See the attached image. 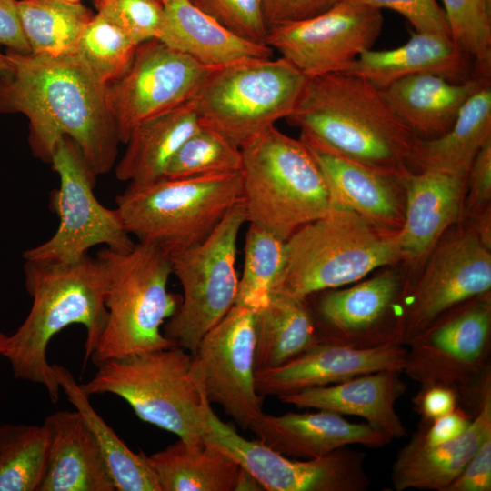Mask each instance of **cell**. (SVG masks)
<instances>
[{
  "mask_svg": "<svg viewBox=\"0 0 491 491\" xmlns=\"http://www.w3.org/2000/svg\"><path fill=\"white\" fill-rule=\"evenodd\" d=\"M406 346L403 373L481 400L491 385V292L442 314Z\"/></svg>",
  "mask_w": 491,
  "mask_h": 491,
  "instance_id": "11",
  "label": "cell"
},
{
  "mask_svg": "<svg viewBox=\"0 0 491 491\" xmlns=\"http://www.w3.org/2000/svg\"><path fill=\"white\" fill-rule=\"evenodd\" d=\"M160 1L165 17L157 39L205 66L272 56L273 49L267 45L235 35L190 0Z\"/></svg>",
  "mask_w": 491,
  "mask_h": 491,
  "instance_id": "28",
  "label": "cell"
},
{
  "mask_svg": "<svg viewBox=\"0 0 491 491\" xmlns=\"http://www.w3.org/2000/svg\"><path fill=\"white\" fill-rule=\"evenodd\" d=\"M380 9L340 0L313 17L270 26L266 45L307 78L346 72L371 49L383 25Z\"/></svg>",
  "mask_w": 491,
  "mask_h": 491,
  "instance_id": "16",
  "label": "cell"
},
{
  "mask_svg": "<svg viewBox=\"0 0 491 491\" xmlns=\"http://www.w3.org/2000/svg\"><path fill=\"white\" fill-rule=\"evenodd\" d=\"M196 6L235 35L266 45L268 26L263 0H193Z\"/></svg>",
  "mask_w": 491,
  "mask_h": 491,
  "instance_id": "41",
  "label": "cell"
},
{
  "mask_svg": "<svg viewBox=\"0 0 491 491\" xmlns=\"http://www.w3.org/2000/svg\"><path fill=\"white\" fill-rule=\"evenodd\" d=\"M17 10L31 53L53 57L75 55L95 15L80 2L67 0H17Z\"/></svg>",
  "mask_w": 491,
  "mask_h": 491,
  "instance_id": "34",
  "label": "cell"
},
{
  "mask_svg": "<svg viewBox=\"0 0 491 491\" xmlns=\"http://www.w3.org/2000/svg\"><path fill=\"white\" fill-rule=\"evenodd\" d=\"M138 45L97 13L84 30L75 55L97 80L107 85L126 71Z\"/></svg>",
  "mask_w": 491,
  "mask_h": 491,
  "instance_id": "38",
  "label": "cell"
},
{
  "mask_svg": "<svg viewBox=\"0 0 491 491\" xmlns=\"http://www.w3.org/2000/svg\"><path fill=\"white\" fill-rule=\"evenodd\" d=\"M256 440L282 455L306 459L326 456L351 445L382 447L392 440L367 423H352L341 415L288 412L262 414L250 426Z\"/></svg>",
  "mask_w": 491,
  "mask_h": 491,
  "instance_id": "22",
  "label": "cell"
},
{
  "mask_svg": "<svg viewBox=\"0 0 491 491\" xmlns=\"http://www.w3.org/2000/svg\"><path fill=\"white\" fill-rule=\"evenodd\" d=\"M490 78L475 75L453 82L439 75L420 74L398 80L382 92L415 137L428 140L445 135L468 98L491 83Z\"/></svg>",
  "mask_w": 491,
  "mask_h": 491,
  "instance_id": "27",
  "label": "cell"
},
{
  "mask_svg": "<svg viewBox=\"0 0 491 491\" xmlns=\"http://www.w3.org/2000/svg\"><path fill=\"white\" fill-rule=\"evenodd\" d=\"M374 8H388L401 14L416 32L449 35L450 28L443 8L436 0H349Z\"/></svg>",
  "mask_w": 491,
  "mask_h": 491,
  "instance_id": "42",
  "label": "cell"
},
{
  "mask_svg": "<svg viewBox=\"0 0 491 491\" xmlns=\"http://www.w3.org/2000/svg\"><path fill=\"white\" fill-rule=\"evenodd\" d=\"M241 148L215 129L201 125L168 164L165 177L171 179L241 172Z\"/></svg>",
  "mask_w": 491,
  "mask_h": 491,
  "instance_id": "37",
  "label": "cell"
},
{
  "mask_svg": "<svg viewBox=\"0 0 491 491\" xmlns=\"http://www.w3.org/2000/svg\"><path fill=\"white\" fill-rule=\"evenodd\" d=\"M97 13L140 45L157 39L165 12L160 0H93Z\"/></svg>",
  "mask_w": 491,
  "mask_h": 491,
  "instance_id": "40",
  "label": "cell"
},
{
  "mask_svg": "<svg viewBox=\"0 0 491 491\" xmlns=\"http://www.w3.org/2000/svg\"><path fill=\"white\" fill-rule=\"evenodd\" d=\"M465 222L471 225L483 245L491 249V206L474 219Z\"/></svg>",
  "mask_w": 491,
  "mask_h": 491,
  "instance_id": "49",
  "label": "cell"
},
{
  "mask_svg": "<svg viewBox=\"0 0 491 491\" xmlns=\"http://www.w3.org/2000/svg\"><path fill=\"white\" fill-rule=\"evenodd\" d=\"M486 2L491 6V0H486Z\"/></svg>",
  "mask_w": 491,
  "mask_h": 491,
  "instance_id": "54",
  "label": "cell"
},
{
  "mask_svg": "<svg viewBox=\"0 0 491 491\" xmlns=\"http://www.w3.org/2000/svg\"><path fill=\"white\" fill-rule=\"evenodd\" d=\"M0 71V113L25 115L33 154L50 163L57 141L67 136L97 176L115 165L117 130L101 83L75 55L53 57L7 50Z\"/></svg>",
  "mask_w": 491,
  "mask_h": 491,
  "instance_id": "1",
  "label": "cell"
},
{
  "mask_svg": "<svg viewBox=\"0 0 491 491\" xmlns=\"http://www.w3.org/2000/svg\"><path fill=\"white\" fill-rule=\"evenodd\" d=\"M406 352L401 345L358 349L317 343L282 366L256 372V387L263 396L279 397L380 370L403 372Z\"/></svg>",
  "mask_w": 491,
  "mask_h": 491,
  "instance_id": "21",
  "label": "cell"
},
{
  "mask_svg": "<svg viewBox=\"0 0 491 491\" xmlns=\"http://www.w3.org/2000/svg\"><path fill=\"white\" fill-rule=\"evenodd\" d=\"M7 337H8L7 335L0 332V356H2L5 351L6 342H7Z\"/></svg>",
  "mask_w": 491,
  "mask_h": 491,
  "instance_id": "51",
  "label": "cell"
},
{
  "mask_svg": "<svg viewBox=\"0 0 491 491\" xmlns=\"http://www.w3.org/2000/svg\"><path fill=\"white\" fill-rule=\"evenodd\" d=\"M491 436V385L476 410L470 426L458 437L426 446L417 433L398 451L392 465L396 491H442L461 472L483 441Z\"/></svg>",
  "mask_w": 491,
  "mask_h": 491,
  "instance_id": "24",
  "label": "cell"
},
{
  "mask_svg": "<svg viewBox=\"0 0 491 491\" xmlns=\"http://www.w3.org/2000/svg\"><path fill=\"white\" fill-rule=\"evenodd\" d=\"M240 148L247 222L286 240L331 209L326 179L300 139L272 125Z\"/></svg>",
  "mask_w": 491,
  "mask_h": 491,
  "instance_id": "5",
  "label": "cell"
},
{
  "mask_svg": "<svg viewBox=\"0 0 491 491\" xmlns=\"http://www.w3.org/2000/svg\"><path fill=\"white\" fill-rule=\"evenodd\" d=\"M190 1H193V0H190Z\"/></svg>",
  "mask_w": 491,
  "mask_h": 491,
  "instance_id": "55",
  "label": "cell"
},
{
  "mask_svg": "<svg viewBox=\"0 0 491 491\" xmlns=\"http://www.w3.org/2000/svg\"><path fill=\"white\" fill-rule=\"evenodd\" d=\"M204 441L234 459L268 491H365L371 485L366 454L345 446L313 459L294 460L224 423L211 406Z\"/></svg>",
  "mask_w": 491,
  "mask_h": 491,
  "instance_id": "13",
  "label": "cell"
},
{
  "mask_svg": "<svg viewBox=\"0 0 491 491\" xmlns=\"http://www.w3.org/2000/svg\"><path fill=\"white\" fill-rule=\"evenodd\" d=\"M50 163L59 176V187L51 194V205L59 224L45 242L23 253L25 260L75 262L98 245L127 252L135 242L116 208L105 207L95 197L96 175L72 139L61 137Z\"/></svg>",
  "mask_w": 491,
  "mask_h": 491,
  "instance_id": "12",
  "label": "cell"
},
{
  "mask_svg": "<svg viewBox=\"0 0 491 491\" xmlns=\"http://www.w3.org/2000/svg\"><path fill=\"white\" fill-rule=\"evenodd\" d=\"M242 468V467H241ZM264 490L260 484L247 471L242 468L235 491Z\"/></svg>",
  "mask_w": 491,
  "mask_h": 491,
  "instance_id": "50",
  "label": "cell"
},
{
  "mask_svg": "<svg viewBox=\"0 0 491 491\" xmlns=\"http://www.w3.org/2000/svg\"><path fill=\"white\" fill-rule=\"evenodd\" d=\"M0 45L17 53H31L20 24L17 0H0Z\"/></svg>",
  "mask_w": 491,
  "mask_h": 491,
  "instance_id": "48",
  "label": "cell"
},
{
  "mask_svg": "<svg viewBox=\"0 0 491 491\" xmlns=\"http://www.w3.org/2000/svg\"><path fill=\"white\" fill-rule=\"evenodd\" d=\"M491 206V140L476 155L468 171L462 220L469 221Z\"/></svg>",
  "mask_w": 491,
  "mask_h": 491,
  "instance_id": "43",
  "label": "cell"
},
{
  "mask_svg": "<svg viewBox=\"0 0 491 491\" xmlns=\"http://www.w3.org/2000/svg\"><path fill=\"white\" fill-rule=\"evenodd\" d=\"M340 0H263L264 14L270 26L307 19L326 12Z\"/></svg>",
  "mask_w": 491,
  "mask_h": 491,
  "instance_id": "45",
  "label": "cell"
},
{
  "mask_svg": "<svg viewBox=\"0 0 491 491\" xmlns=\"http://www.w3.org/2000/svg\"><path fill=\"white\" fill-rule=\"evenodd\" d=\"M306 80L284 57L244 59L211 68L191 102L201 125L241 147L291 114Z\"/></svg>",
  "mask_w": 491,
  "mask_h": 491,
  "instance_id": "9",
  "label": "cell"
},
{
  "mask_svg": "<svg viewBox=\"0 0 491 491\" xmlns=\"http://www.w3.org/2000/svg\"><path fill=\"white\" fill-rule=\"evenodd\" d=\"M458 394L451 387L432 385L421 386L420 391L413 398L417 413L423 423L433 420L453 411L458 406Z\"/></svg>",
  "mask_w": 491,
  "mask_h": 491,
  "instance_id": "47",
  "label": "cell"
},
{
  "mask_svg": "<svg viewBox=\"0 0 491 491\" xmlns=\"http://www.w3.org/2000/svg\"><path fill=\"white\" fill-rule=\"evenodd\" d=\"M49 444V430L44 424L1 425L0 491H39Z\"/></svg>",
  "mask_w": 491,
  "mask_h": 491,
  "instance_id": "35",
  "label": "cell"
},
{
  "mask_svg": "<svg viewBox=\"0 0 491 491\" xmlns=\"http://www.w3.org/2000/svg\"><path fill=\"white\" fill-rule=\"evenodd\" d=\"M96 256L107 275V318L89 358L93 364L175 346L161 330L180 305L167 288L170 254L138 242L127 252L104 247Z\"/></svg>",
  "mask_w": 491,
  "mask_h": 491,
  "instance_id": "4",
  "label": "cell"
},
{
  "mask_svg": "<svg viewBox=\"0 0 491 491\" xmlns=\"http://www.w3.org/2000/svg\"><path fill=\"white\" fill-rule=\"evenodd\" d=\"M67 1L75 2V3L79 2V0H67Z\"/></svg>",
  "mask_w": 491,
  "mask_h": 491,
  "instance_id": "53",
  "label": "cell"
},
{
  "mask_svg": "<svg viewBox=\"0 0 491 491\" xmlns=\"http://www.w3.org/2000/svg\"><path fill=\"white\" fill-rule=\"evenodd\" d=\"M287 122L327 148L400 178L415 135L382 90L346 73L308 77Z\"/></svg>",
  "mask_w": 491,
  "mask_h": 491,
  "instance_id": "3",
  "label": "cell"
},
{
  "mask_svg": "<svg viewBox=\"0 0 491 491\" xmlns=\"http://www.w3.org/2000/svg\"><path fill=\"white\" fill-rule=\"evenodd\" d=\"M473 416L457 406L453 411L430 423L422 422L416 433L426 446L443 444L461 436L470 426Z\"/></svg>",
  "mask_w": 491,
  "mask_h": 491,
  "instance_id": "46",
  "label": "cell"
},
{
  "mask_svg": "<svg viewBox=\"0 0 491 491\" xmlns=\"http://www.w3.org/2000/svg\"><path fill=\"white\" fill-rule=\"evenodd\" d=\"M299 139L326 179L331 208L351 210L386 232L400 231L405 215V192L399 177L353 161L307 135L301 133Z\"/></svg>",
  "mask_w": 491,
  "mask_h": 491,
  "instance_id": "20",
  "label": "cell"
},
{
  "mask_svg": "<svg viewBox=\"0 0 491 491\" xmlns=\"http://www.w3.org/2000/svg\"><path fill=\"white\" fill-rule=\"evenodd\" d=\"M242 197L241 172L129 183L115 197L125 228L170 255L204 241Z\"/></svg>",
  "mask_w": 491,
  "mask_h": 491,
  "instance_id": "8",
  "label": "cell"
},
{
  "mask_svg": "<svg viewBox=\"0 0 491 491\" xmlns=\"http://www.w3.org/2000/svg\"><path fill=\"white\" fill-rule=\"evenodd\" d=\"M403 372L385 369L320 387L279 396L282 403L313 407L365 419L391 440L406 436V429L396 410L406 385Z\"/></svg>",
  "mask_w": 491,
  "mask_h": 491,
  "instance_id": "23",
  "label": "cell"
},
{
  "mask_svg": "<svg viewBox=\"0 0 491 491\" xmlns=\"http://www.w3.org/2000/svg\"><path fill=\"white\" fill-rule=\"evenodd\" d=\"M210 69L158 39L140 44L126 71L107 84L120 143L141 123L191 101Z\"/></svg>",
  "mask_w": 491,
  "mask_h": 491,
  "instance_id": "17",
  "label": "cell"
},
{
  "mask_svg": "<svg viewBox=\"0 0 491 491\" xmlns=\"http://www.w3.org/2000/svg\"><path fill=\"white\" fill-rule=\"evenodd\" d=\"M490 84L468 98L445 135L428 140L415 137L406 159L409 170L430 169L467 176L476 155L491 140Z\"/></svg>",
  "mask_w": 491,
  "mask_h": 491,
  "instance_id": "29",
  "label": "cell"
},
{
  "mask_svg": "<svg viewBox=\"0 0 491 491\" xmlns=\"http://www.w3.org/2000/svg\"><path fill=\"white\" fill-rule=\"evenodd\" d=\"M472 60L449 35L414 32L405 45L396 48L362 52L346 73L384 90L398 80L420 74L465 81L473 76Z\"/></svg>",
  "mask_w": 491,
  "mask_h": 491,
  "instance_id": "26",
  "label": "cell"
},
{
  "mask_svg": "<svg viewBox=\"0 0 491 491\" xmlns=\"http://www.w3.org/2000/svg\"><path fill=\"white\" fill-rule=\"evenodd\" d=\"M25 261V285L33 302L24 322L8 336L2 356L15 379L43 386L56 402L60 386L47 360L49 343L70 325H82L86 330L85 358H90L107 318L106 270L88 254L70 263Z\"/></svg>",
  "mask_w": 491,
  "mask_h": 491,
  "instance_id": "2",
  "label": "cell"
},
{
  "mask_svg": "<svg viewBox=\"0 0 491 491\" xmlns=\"http://www.w3.org/2000/svg\"><path fill=\"white\" fill-rule=\"evenodd\" d=\"M286 240L250 224L246 235L244 267L235 303L256 310L278 290L286 270Z\"/></svg>",
  "mask_w": 491,
  "mask_h": 491,
  "instance_id": "36",
  "label": "cell"
},
{
  "mask_svg": "<svg viewBox=\"0 0 491 491\" xmlns=\"http://www.w3.org/2000/svg\"><path fill=\"white\" fill-rule=\"evenodd\" d=\"M50 444L39 491H115L98 443L78 411L59 410L45 418Z\"/></svg>",
  "mask_w": 491,
  "mask_h": 491,
  "instance_id": "25",
  "label": "cell"
},
{
  "mask_svg": "<svg viewBox=\"0 0 491 491\" xmlns=\"http://www.w3.org/2000/svg\"><path fill=\"white\" fill-rule=\"evenodd\" d=\"M80 385L88 396L113 394L144 422L189 443L204 441L211 404L193 368V356L173 346L105 360Z\"/></svg>",
  "mask_w": 491,
  "mask_h": 491,
  "instance_id": "6",
  "label": "cell"
},
{
  "mask_svg": "<svg viewBox=\"0 0 491 491\" xmlns=\"http://www.w3.org/2000/svg\"><path fill=\"white\" fill-rule=\"evenodd\" d=\"M408 295L405 275L392 268L347 288L321 291L313 316L318 342L358 349L405 346Z\"/></svg>",
  "mask_w": 491,
  "mask_h": 491,
  "instance_id": "14",
  "label": "cell"
},
{
  "mask_svg": "<svg viewBox=\"0 0 491 491\" xmlns=\"http://www.w3.org/2000/svg\"><path fill=\"white\" fill-rule=\"evenodd\" d=\"M53 373L68 401L82 416L101 449L115 488L118 491H161L146 455L132 451L95 410L80 385L65 366L52 365Z\"/></svg>",
  "mask_w": 491,
  "mask_h": 491,
  "instance_id": "33",
  "label": "cell"
},
{
  "mask_svg": "<svg viewBox=\"0 0 491 491\" xmlns=\"http://www.w3.org/2000/svg\"><path fill=\"white\" fill-rule=\"evenodd\" d=\"M397 233L386 232L339 207L286 240V265L278 290L300 299L362 280L402 262Z\"/></svg>",
  "mask_w": 491,
  "mask_h": 491,
  "instance_id": "7",
  "label": "cell"
},
{
  "mask_svg": "<svg viewBox=\"0 0 491 491\" xmlns=\"http://www.w3.org/2000/svg\"><path fill=\"white\" fill-rule=\"evenodd\" d=\"M200 125L191 101L141 123L125 144L116 178L141 184L165 177L174 155Z\"/></svg>",
  "mask_w": 491,
  "mask_h": 491,
  "instance_id": "30",
  "label": "cell"
},
{
  "mask_svg": "<svg viewBox=\"0 0 491 491\" xmlns=\"http://www.w3.org/2000/svg\"><path fill=\"white\" fill-rule=\"evenodd\" d=\"M4 61V55L0 52V65L3 63Z\"/></svg>",
  "mask_w": 491,
  "mask_h": 491,
  "instance_id": "52",
  "label": "cell"
},
{
  "mask_svg": "<svg viewBox=\"0 0 491 491\" xmlns=\"http://www.w3.org/2000/svg\"><path fill=\"white\" fill-rule=\"evenodd\" d=\"M255 310L235 304L192 355L207 401L245 430L264 413L255 383Z\"/></svg>",
  "mask_w": 491,
  "mask_h": 491,
  "instance_id": "18",
  "label": "cell"
},
{
  "mask_svg": "<svg viewBox=\"0 0 491 491\" xmlns=\"http://www.w3.org/2000/svg\"><path fill=\"white\" fill-rule=\"evenodd\" d=\"M466 178L438 170H407L400 176L405 215L396 234L409 287L427 256L454 225L462 220Z\"/></svg>",
  "mask_w": 491,
  "mask_h": 491,
  "instance_id": "19",
  "label": "cell"
},
{
  "mask_svg": "<svg viewBox=\"0 0 491 491\" xmlns=\"http://www.w3.org/2000/svg\"><path fill=\"white\" fill-rule=\"evenodd\" d=\"M451 38L474 61L475 75L491 76V6L486 0H442Z\"/></svg>",
  "mask_w": 491,
  "mask_h": 491,
  "instance_id": "39",
  "label": "cell"
},
{
  "mask_svg": "<svg viewBox=\"0 0 491 491\" xmlns=\"http://www.w3.org/2000/svg\"><path fill=\"white\" fill-rule=\"evenodd\" d=\"M491 292V251L465 222L451 226L435 246L414 280L404 345L451 308Z\"/></svg>",
  "mask_w": 491,
  "mask_h": 491,
  "instance_id": "15",
  "label": "cell"
},
{
  "mask_svg": "<svg viewBox=\"0 0 491 491\" xmlns=\"http://www.w3.org/2000/svg\"><path fill=\"white\" fill-rule=\"evenodd\" d=\"M161 491H235L241 466L210 443L179 438L146 456Z\"/></svg>",
  "mask_w": 491,
  "mask_h": 491,
  "instance_id": "32",
  "label": "cell"
},
{
  "mask_svg": "<svg viewBox=\"0 0 491 491\" xmlns=\"http://www.w3.org/2000/svg\"><path fill=\"white\" fill-rule=\"evenodd\" d=\"M491 490V436L486 438L458 476L442 491Z\"/></svg>",
  "mask_w": 491,
  "mask_h": 491,
  "instance_id": "44",
  "label": "cell"
},
{
  "mask_svg": "<svg viewBox=\"0 0 491 491\" xmlns=\"http://www.w3.org/2000/svg\"><path fill=\"white\" fill-rule=\"evenodd\" d=\"M255 333L256 372L282 366L319 343L307 300L281 290L255 310Z\"/></svg>",
  "mask_w": 491,
  "mask_h": 491,
  "instance_id": "31",
  "label": "cell"
},
{
  "mask_svg": "<svg viewBox=\"0 0 491 491\" xmlns=\"http://www.w3.org/2000/svg\"><path fill=\"white\" fill-rule=\"evenodd\" d=\"M246 222L241 197L204 241L170 255L172 272L184 295L163 333L191 355L235 303L239 280L235 271L237 238Z\"/></svg>",
  "mask_w": 491,
  "mask_h": 491,
  "instance_id": "10",
  "label": "cell"
}]
</instances>
